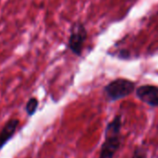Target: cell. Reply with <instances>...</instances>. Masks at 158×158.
<instances>
[{
  "mask_svg": "<svg viewBox=\"0 0 158 158\" xmlns=\"http://www.w3.org/2000/svg\"><path fill=\"white\" fill-rule=\"evenodd\" d=\"M121 116H117L108 123L106 128L105 142L102 144L99 158H113L119 150L121 145L120 131H121Z\"/></svg>",
  "mask_w": 158,
  "mask_h": 158,
  "instance_id": "obj_1",
  "label": "cell"
},
{
  "mask_svg": "<svg viewBox=\"0 0 158 158\" xmlns=\"http://www.w3.org/2000/svg\"><path fill=\"white\" fill-rule=\"evenodd\" d=\"M135 90V83L127 79H117L109 82L104 89L106 96L110 101H118L131 94Z\"/></svg>",
  "mask_w": 158,
  "mask_h": 158,
  "instance_id": "obj_2",
  "label": "cell"
},
{
  "mask_svg": "<svg viewBox=\"0 0 158 158\" xmlns=\"http://www.w3.org/2000/svg\"><path fill=\"white\" fill-rule=\"evenodd\" d=\"M87 30L83 23L80 21L74 22L69 31V38L68 41V48L75 56H81L84 43L87 39Z\"/></svg>",
  "mask_w": 158,
  "mask_h": 158,
  "instance_id": "obj_3",
  "label": "cell"
},
{
  "mask_svg": "<svg viewBox=\"0 0 158 158\" xmlns=\"http://www.w3.org/2000/svg\"><path fill=\"white\" fill-rule=\"evenodd\" d=\"M137 97L150 106H158V87L155 85H143L136 90Z\"/></svg>",
  "mask_w": 158,
  "mask_h": 158,
  "instance_id": "obj_4",
  "label": "cell"
},
{
  "mask_svg": "<svg viewBox=\"0 0 158 158\" xmlns=\"http://www.w3.org/2000/svg\"><path fill=\"white\" fill-rule=\"evenodd\" d=\"M19 125V120L18 118H11L4 125L0 131V151L13 138Z\"/></svg>",
  "mask_w": 158,
  "mask_h": 158,
  "instance_id": "obj_5",
  "label": "cell"
},
{
  "mask_svg": "<svg viewBox=\"0 0 158 158\" xmlns=\"http://www.w3.org/2000/svg\"><path fill=\"white\" fill-rule=\"evenodd\" d=\"M38 106H39L38 99L36 97H31L25 106V111H26L27 115L29 117H32L35 114V112L37 111Z\"/></svg>",
  "mask_w": 158,
  "mask_h": 158,
  "instance_id": "obj_6",
  "label": "cell"
},
{
  "mask_svg": "<svg viewBox=\"0 0 158 158\" xmlns=\"http://www.w3.org/2000/svg\"><path fill=\"white\" fill-rule=\"evenodd\" d=\"M146 151L143 147H138L135 149L131 158H146Z\"/></svg>",
  "mask_w": 158,
  "mask_h": 158,
  "instance_id": "obj_7",
  "label": "cell"
}]
</instances>
